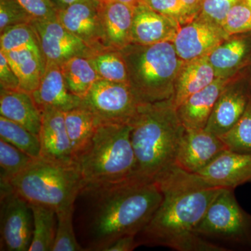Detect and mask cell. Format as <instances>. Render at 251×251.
I'll return each instance as SVG.
<instances>
[{
    "instance_id": "ffe728a7",
    "label": "cell",
    "mask_w": 251,
    "mask_h": 251,
    "mask_svg": "<svg viewBox=\"0 0 251 251\" xmlns=\"http://www.w3.org/2000/svg\"><path fill=\"white\" fill-rule=\"evenodd\" d=\"M31 94L41 110L52 107L67 112L80 106L82 100L68 89L60 66L57 64L45 66L40 84Z\"/></svg>"
},
{
    "instance_id": "b9f144b4",
    "label": "cell",
    "mask_w": 251,
    "mask_h": 251,
    "mask_svg": "<svg viewBox=\"0 0 251 251\" xmlns=\"http://www.w3.org/2000/svg\"><path fill=\"white\" fill-rule=\"evenodd\" d=\"M184 4L187 5L188 7L193 10L195 13L199 14L200 8H201V1L202 0H181Z\"/></svg>"
},
{
    "instance_id": "e575fe53",
    "label": "cell",
    "mask_w": 251,
    "mask_h": 251,
    "mask_svg": "<svg viewBox=\"0 0 251 251\" xmlns=\"http://www.w3.org/2000/svg\"><path fill=\"white\" fill-rule=\"evenodd\" d=\"M221 27L229 36L251 32V8L245 0L230 9Z\"/></svg>"
},
{
    "instance_id": "d4e9b609",
    "label": "cell",
    "mask_w": 251,
    "mask_h": 251,
    "mask_svg": "<svg viewBox=\"0 0 251 251\" xmlns=\"http://www.w3.org/2000/svg\"><path fill=\"white\" fill-rule=\"evenodd\" d=\"M64 115L75 159V156L90 141L100 122L90 110L81 105L64 112Z\"/></svg>"
},
{
    "instance_id": "277c9868",
    "label": "cell",
    "mask_w": 251,
    "mask_h": 251,
    "mask_svg": "<svg viewBox=\"0 0 251 251\" xmlns=\"http://www.w3.org/2000/svg\"><path fill=\"white\" fill-rule=\"evenodd\" d=\"M126 64L128 85L141 103L173 99L178 74L184 64L172 41L150 45L130 44L120 50Z\"/></svg>"
},
{
    "instance_id": "30bf717a",
    "label": "cell",
    "mask_w": 251,
    "mask_h": 251,
    "mask_svg": "<svg viewBox=\"0 0 251 251\" xmlns=\"http://www.w3.org/2000/svg\"><path fill=\"white\" fill-rule=\"evenodd\" d=\"M251 98V87L246 68L224 87L204 129L219 137L226 134L242 116Z\"/></svg>"
},
{
    "instance_id": "603a6c76",
    "label": "cell",
    "mask_w": 251,
    "mask_h": 251,
    "mask_svg": "<svg viewBox=\"0 0 251 251\" xmlns=\"http://www.w3.org/2000/svg\"><path fill=\"white\" fill-rule=\"evenodd\" d=\"M216 78L208 56L185 62L176 77L173 103L177 108L192 94L210 85Z\"/></svg>"
},
{
    "instance_id": "cb8c5ba5",
    "label": "cell",
    "mask_w": 251,
    "mask_h": 251,
    "mask_svg": "<svg viewBox=\"0 0 251 251\" xmlns=\"http://www.w3.org/2000/svg\"><path fill=\"white\" fill-rule=\"evenodd\" d=\"M3 52L17 75L20 88L32 93L39 87L45 71L43 56L28 49Z\"/></svg>"
},
{
    "instance_id": "7c38bea8",
    "label": "cell",
    "mask_w": 251,
    "mask_h": 251,
    "mask_svg": "<svg viewBox=\"0 0 251 251\" xmlns=\"http://www.w3.org/2000/svg\"><path fill=\"white\" fill-rule=\"evenodd\" d=\"M101 1L77 3L57 11V21L94 52L109 48L101 18Z\"/></svg>"
},
{
    "instance_id": "836d02e7",
    "label": "cell",
    "mask_w": 251,
    "mask_h": 251,
    "mask_svg": "<svg viewBox=\"0 0 251 251\" xmlns=\"http://www.w3.org/2000/svg\"><path fill=\"white\" fill-rule=\"evenodd\" d=\"M141 4L176 21L181 26L191 22L198 16L181 0H142Z\"/></svg>"
},
{
    "instance_id": "3957f363",
    "label": "cell",
    "mask_w": 251,
    "mask_h": 251,
    "mask_svg": "<svg viewBox=\"0 0 251 251\" xmlns=\"http://www.w3.org/2000/svg\"><path fill=\"white\" fill-rule=\"evenodd\" d=\"M130 140L135 157V175L156 180L176 166L185 127L173 99L140 104L130 123Z\"/></svg>"
},
{
    "instance_id": "52a82bcc",
    "label": "cell",
    "mask_w": 251,
    "mask_h": 251,
    "mask_svg": "<svg viewBox=\"0 0 251 251\" xmlns=\"http://www.w3.org/2000/svg\"><path fill=\"white\" fill-rule=\"evenodd\" d=\"M232 188H223L195 232L228 251V248L251 251V214L237 202Z\"/></svg>"
},
{
    "instance_id": "f6af8a7d",
    "label": "cell",
    "mask_w": 251,
    "mask_h": 251,
    "mask_svg": "<svg viewBox=\"0 0 251 251\" xmlns=\"http://www.w3.org/2000/svg\"><path fill=\"white\" fill-rule=\"evenodd\" d=\"M246 2L247 3L248 5L251 8V0H245Z\"/></svg>"
},
{
    "instance_id": "5bb4252c",
    "label": "cell",
    "mask_w": 251,
    "mask_h": 251,
    "mask_svg": "<svg viewBox=\"0 0 251 251\" xmlns=\"http://www.w3.org/2000/svg\"><path fill=\"white\" fill-rule=\"evenodd\" d=\"M227 150L221 138L205 129L185 128L176 158V166L197 174Z\"/></svg>"
},
{
    "instance_id": "44dd1931",
    "label": "cell",
    "mask_w": 251,
    "mask_h": 251,
    "mask_svg": "<svg viewBox=\"0 0 251 251\" xmlns=\"http://www.w3.org/2000/svg\"><path fill=\"white\" fill-rule=\"evenodd\" d=\"M0 116L39 135L42 114L29 92L0 89Z\"/></svg>"
},
{
    "instance_id": "74e56055",
    "label": "cell",
    "mask_w": 251,
    "mask_h": 251,
    "mask_svg": "<svg viewBox=\"0 0 251 251\" xmlns=\"http://www.w3.org/2000/svg\"><path fill=\"white\" fill-rule=\"evenodd\" d=\"M36 21H55L57 11L51 0H16Z\"/></svg>"
},
{
    "instance_id": "d6986e66",
    "label": "cell",
    "mask_w": 251,
    "mask_h": 251,
    "mask_svg": "<svg viewBox=\"0 0 251 251\" xmlns=\"http://www.w3.org/2000/svg\"><path fill=\"white\" fill-rule=\"evenodd\" d=\"M234 77H216L210 85L190 96L176 108L185 128L204 129L220 94Z\"/></svg>"
},
{
    "instance_id": "ac0fdd59",
    "label": "cell",
    "mask_w": 251,
    "mask_h": 251,
    "mask_svg": "<svg viewBox=\"0 0 251 251\" xmlns=\"http://www.w3.org/2000/svg\"><path fill=\"white\" fill-rule=\"evenodd\" d=\"M179 23L140 4L133 9L132 44L150 45L174 40Z\"/></svg>"
},
{
    "instance_id": "5b68a950",
    "label": "cell",
    "mask_w": 251,
    "mask_h": 251,
    "mask_svg": "<svg viewBox=\"0 0 251 251\" xmlns=\"http://www.w3.org/2000/svg\"><path fill=\"white\" fill-rule=\"evenodd\" d=\"M129 124L100 123L75 156L84 185L115 182L135 173Z\"/></svg>"
},
{
    "instance_id": "4316f807",
    "label": "cell",
    "mask_w": 251,
    "mask_h": 251,
    "mask_svg": "<svg viewBox=\"0 0 251 251\" xmlns=\"http://www.w3.org/2000/svg\"><path fill=\"white\" fill-rule=\"evenodd\" d=\"M30 206L34 219V230L29 251H52L57 232L56 211L39 204Z\"/></svg>"
},
{
    "instance_id": "9c48e42d",
    "label": "cell",
    "mask_w": 251,
    "mask_h": 251,
    "mask_svg": "<svg viewBox=\"0 0 251 251\" xmlns=\"http://www.w3.org/2000/svg\"><path fill=\"white\" fill-rule=\"evenodd\" d=\"M0 188V250L29 251L34 230L30 204L9 184Z\"/></svg>"
},
{
    "instance_id": "8d00e7d4",
    "label": "cell",
    "mask_w": 251,
    "mask_h": 251,
    "mask_svg": "<svg viewBox=\"0 0 251 251\" xmlns=\"http://www.w3.org/2000/svg\"><path fill=\"white\" fill-rule=\"evenodd\" d=\"M244 0H202L198 16L221 26L230 9Z\"/></svg>"
},
{
    "instance_id": "4dcf8cb0",
    "label": "cell",
    "mask_w": 251,
    "mask_h": 251,
    "mask_svg": "<svg viewBox=\"0 0 251 251\" xmlns=\"http://www.w3.org/2000/svg\"><path fill=\"white\" fill-rule=\"evenodd\" d=\"M34 159L8 142L0 139V184H9Z\"/></svg>"
},
{
    "instance_id": "f35d334b",
    "label": "cell",
    "mask_w": 251,
    "mask_h": 251,
    "mask_svg": "<svg viewBox=\"0 0 251 251\" xmlns=\"http://www.w3.org/2000/svg\"><path fill=\"white\" fill-rule=\"evenodd\" d=\"M0 89L7 90H19L20 82L9 61L2 51L0 50Z\"/></svg>"
},
{
    "instance_id": "9a60e30c",
    "label": "cell",
    "mask_w": 251,
    "mask_h": 251,
    "mask_svg": "<svg viewBox=\"0 0 251 251\" xmlns=\"http://www.w3.org/2000/svg\"><path fill=\"white\" fill-rule=\"evenodd\" d=\"M41 111L40 158L59 164H74V155L66 128L64 112L52 107H45Z\"/></svg>"
},
{
    "instance_id": "484cf974",
    "label": "cell",
    "mask_w": 251,
    "mask_h": 251,
    "mask_svg": "<svg viewBox=\"0 0 251 251\" xmlns=\"http://www.w3.org/2000/svg\"><path fill=\"white\" fill-rule=\"evenodd\" d=\"M68 89L81 99L88 93L94 84L100 80L87 57H73L60 65Z\"/></svg>"
},
{
    "instance_id": "2e32d148",
    "label": "cell",
    "mask_w": 251,
    "mask_h": 251,
    "mask_svg": "<svg viewBox=\"0 0 251 251\" xmlns=\"http://www.w3.org/2000/svg\"><path fill=\"white\" fill-rule=\"evenodd\" d=\"M197 174L211 186L234 189L251 183V153L226 150Z\"/></svg>"
},
{
    "instance_id": "60d3db41",
    "label": "cell",
    "mask_w": 251,
    "mask_h": 251,
    "mask_svg": "<svg viewBox=\"0 0 251 251\" xmlns=\"http://www.w3.org/2000/svg\"><path fill=\"white\" fill-rule=\"evenodd\" d=\"M97 1H101V0H51L57 12L61 10L67 9L69 6L77 4V3Z\"/></svg>"
},
{
    "instance_id": "ba28073f",
    "label": "cell",
    "mask_w": 251,
    "mask_h": 251,
    "mask_svg": "<svg viewBox=\"0 0 251 251\" xmlns=\"http://www.w3.org/2000/svg\"><path fill=\"white\" fill-rule=\"evenodd\" d=\"M141 103L128 84L97 80L81 100L100 123L129 124Z\"/></svg>"
},
{
    "instance_id": "ee69618b",
    "label": "cell",
    "mask_w": 251,
    "mask_h": 251,
    "mask_svg": "<svg viewBox=\"0 0 251 251\" xmlns=\"http://www.w3.org/2000/svg\"><path fill=\"white\" fill-rule=\"evenodd\" d=\"M247 73L248 76H249V82H250V85L251 87V61L249 65L247 67Z\"/></svg>"
},
{
    "instance_id": "e0dca14e",
    "label": "cell",
    "mask_w": 251,
    "mask_h": 251,
    "mask_svg": "<svg viewBox=\"0 0 251 251\" xmlns=\"http://www.w3.org/2000/svg\"><path fill=\"white\" fill-rule=\"evenodd\" d=\"M216 77L230 78L251 61V32L230 36L208 55Z\"/></svg>"
},
{
    "instance_id": "f546056e",
    "label": "cell",
    "mask_w": 251,
    "mask_h": 251,
    "mask_svg": "<svg viewBox=\"0 0 251 251\" xmlns=\"http://www.w3.org/2000/svg\"><path fill=\"white\" fill-rule=\"evenodd\" d=\"M0 34V50L6 52L28 49L42 55L37 36L30 24L12 26Z\"/></svg>"
},
{
    "instance_id": "7bdbcfd3",
    "label": "cell",
    "mask_w": 251,
    "mask_h": 251,
    "mask_svg": "<svg viewBox=\"0 0 251 251\" xmlns=\"http://www.w3.org/2000/svg\"><path fill=\"white\" fill-rule=\"evenodd\" d=\"M115 1H119V2L123 3V4L128 5L130 7L134 8L138 6V5L141 4L142 0H115Z\"/></svg>"
},
{
    "instance_id": "8fae6325",
    "label": "cell",
    "mask_w": 251,
    "mask_h": 251,
    "mask_svg": "<svg viewBox=\"0 0 251 251\" xmlns=\"http://www.w3.org/2000/svg\"><path fill=\"white\" fill-rule=\"evenodd\" d=\"M30 25L37 36L45 66H60L73 57H89L94 52L83 41L68 31L57 20H34Z\"/></svg>"
},
{
    "instance_id": "ab89813d",
    "label": "cell",
    "mask_w": 251,
    "mask_h": 251,
    "mask_svg": "<svg viewBox=\"0 0 251 251\" xmlns=\"http://www.w3.org/2000/svg\"><path fill=\"white\" fill-rule=\"evenodd\" d=\"M139 246L136 235H126L119 238L105 251H132Z\"/></svg>"
},
{
    "instance_id": "4fadbf2b",
    "label": "cell",
    "mask_w": 251,
    "mask_h": 251,
    "mask_svg": "<svg viewBox=\"0 0 251 251\" xmlns=\"http://www.w3.org/2000/svg\"><path fill=\"white\" fill-rule=\"evenodd\" d=\"M228 37L221 26L197 16L180 27L173 43L180 58L188 62L209 55Z\"/></svg>"
},
{
    "instance_id": "83f0119b",
    "label": "cell",
    "mask_w": 251,
    "mask_h": 251,
    "mask_svg": "<svg viewBox=\"0 0 251 251\" xmlns=\"http://www.w3.org/2000/svg\"><path fill=\"white\" fill-rule=\"evenodd\" d=\"M88 58L100 80L128 84L126 64L121 51L105 49L94 52Z\"/></svg>"
},
{
    "instance_id": "7a4b0ae2",
    "label": "cell",
    "mask_w": 251,
    "mask_h": 251,
    "mask_svg": "<svg viewBox=\"0 0 251 251\" xmlns=\"http://www.w3.org/2000/svg\"><path fill=\"white\" fill-rule=\"evenodd\" d=\"M163 199L148 224L137 236L140 245L160 246L179 251H227L206 240L195 229L222 191L198 174L177 166L158 176Z\"/></svg>"
},
{
    "instance_id": "7402d4cb",
    "label": "cell",
    "mask_w": 251,
    "mask_h": 251,
    "mask_svg": "<svg viewBox=\"0 0 251 251\" xmlns=\"http://www.w3.org/2000/svg\"><path fill=\"white\" fill-rule=\"evenodd\" d=\"M102 23L109 49L120 50L132 44L133 9L115 0L103 1Z\"/></svg>"
},
{
    "instance_id": "d6a6232c",
    "label": "cell",
    "mask_w": 251,
    "mask_h": 251,
    "mask_svg": "<svg viewBox=\"0 0 251 251\" xmlns=\"http://www.w3.org/2000/svg\"><path fill=\"white\" fill-rule=\"evenodd\" d=\"M220 138L229 151L251 153V98L235 125Z\"/></svg>"
},
{
    "instance_id": "6da1fadb",
    "label": "cell",
    "mask_w": 251,
    "mask_h": 251,
    "mask_svg": "<svg viewBox=\"0 0 251 251\" xmlns=\"http://www.w3.org/2000/svg\"><path fill=\"white\" fill-rule=\"evenodd\" d=\"M82 220L85 251H105L119 238L136 235L163 199L154 180L134 175L115 182L84 185Z\"/></svg>"
},
{
    "instance_id": "8992f818",
    "label": "cell",
    "mask_w": 251,
    "mask_h": 251,
    "mask_svg": "<svg viewBox=\"0 0 251 251\" xmlns=\"http://www.w3.org/2000/svg\"><path fill=\"white\" fill-rule=\"evenodd\" d=\"M8 184L29 204L56 211L75 204L84 186L75 163L59 164L41 158H34Z\"/></svg>"
},
{
    "instance_id": "d590c367",
    "label": "cell",
    "mask_w": 251,
    "mask_h": 251,
    "mask_svg": "<svg viewBox=\"0 0 251 251\" xmlns=\"http://www.w3.org/2000/svg\"><path fill=\"white\" fill-rule=\"evenodd\" d=\"M34 21L16 0H0V33L6 28L30 24Z\"/></svg>"
},
{
    "instance_id": "f1b7e54d",
    "label": "cell",
    "mask_w": 251,
    "mask_h": 251,
    "mask_svg": "<svg viewBox=\"0 0 251 251\" xmlns=\"http://www.w3.org/2000/svg\"><path fill=\"white\" fill-rule=\"evenodd\" d=\"M0 139L8 142L31 158H40L39 135L2 116H0Z\"/></svg>"
},
{
    "instance_id": "1f68e13d",
    "label": "cell",
    "mask_w": 251,
    "mask_h": 251,
    "mask_svg": "<svg viewBox=\"0 0 251 251\" xmlns=\"http://www.w3.org/2000/svg\"><path fill=\"white\" fill-rule=\"evenodd\" d=\"M75 204L56 211L57 226L52 251H82L83 248L77 242L74 228Z\"/></svg>"
},
{
    "instance_id": "bcb514c9",
    "label": "cell",
    "mask_w": 251,
    "mask_h": 251,
    "mask_svg": "<svg viewBox=\"0 0 251 251\" xmlns=\"http://www.w3.org/2000/svg\"><path fill=\"white\" fill-rule=\"evenodd\" d=\"M102 1H110V0H101Z\"/></svg>"
}]
</instances>
